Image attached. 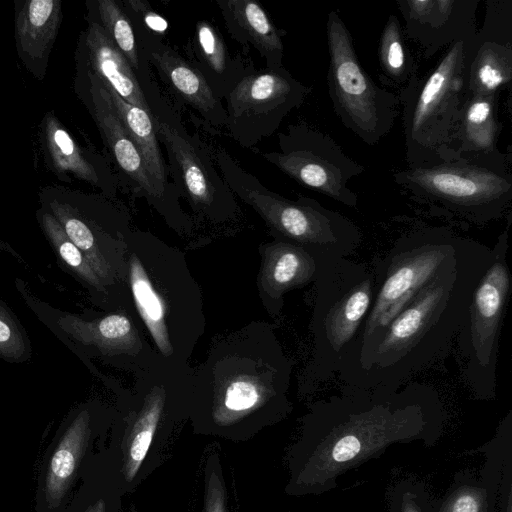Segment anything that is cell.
<instances>
[{"mask_svg": "<svg viewBox=\"0 0 512 512\" xmlns=\"http://www.w3.org/2000/svg\"><path fill=\"white\" fill-rule=\"evenodd\" d=\"M476 36V35H475ZM466 96L500 93L512 81V46L474 39L466 43Z\"/></svg>", "mask_w": 512, "mask_h": 512, "instance_id": "cell-29", "label": "cell"}, {"mask_svg": "<svg viewBox=\"0 0 512 512\" xmlns=\"http://www.w3.org/2000/svg\"><path fill=\"white\" fill-rule=\"evenodd\" d=\"M393 179L431 213L477 226L500 219L512 201V175L500 150L406 167Z\"/></svg>", "mask_w": 512, "mask_h": 512, "instance_id": "cell-5", "label": "cell"}, {"mask_svg": "<svg viewBox=\"0 0 512 512\" xmlns=\"http://www.w3.org/2000/svg\"><path fill=\"white\" fill-rule=\"evenodd\" d=\"M311 91L285 67L253 70L224 99L225 128L241 147L253 148L273 135Z\"/></svg>", "mask_w": 512, "mask_h": 512, "instance_id": "cell-15", "label": "cell"}, {"mask_svg": "<svg viewBox=\"0 0 512 512\" xmlns=\"http://www.w3.org/2000/svg\"><path fill=\"white\" fill-rule=\"evenodd\" d=\"M126 243V288L134 314L164 364L191 369L206 316L185 254L149 231L132 229Z\"/></svg>", "mask_w": 512, "mask_h": 512, "instance_id": "cell-4", "label": "cell"}, {"mask_svg": "<svg viewBox=\"0 0 512 512\" xmlns=\"http://www.w3.org/2000/svg\"><path fill=\"white\" fill-rule=\"evenodd\" d=\"M32 357V344L17 315L0 298V358L21 364Z\"/></svg>", "mask_w": 512, "mask_h": 512, "instance_id": "cell-34", "label": "cell"}, {"mask_svg": "<svg viewBox=\"0 0 512 512\" xmlns=\"http://www.w3.org/2000/svg\"><path fill=\"white\" fill-rule=\"evenodd\" d=\"M477 41H490L512 46V1L488 0L482 27L477 30Z\"/></svg>", "mask_w": 512, "mask_h": 512, "instance_id": "cell-36", "label": "cell"}, {"mask_svg": "<svg viewBox=\"0 0 512 512\" xmlns=\"http://www.w3.org/2000/svg\"><path fill=\"white\" fill-rule=\"evenodd\" d=\"M88 78L95 120L132 193L146 199L177 233L190 234L194 228L192 219L184 212L180 202L164 194L150 176L140 151L125 130L101 80L92 71L88 73Z\"/></svg>", "mask_w": 512, "mask_h": 512, "instance_id": "cell-17", "label": "cell"}, {"mask_svg": "<svg viewBox=\"0 0 512 512\" xmlns=\"http://www.w3.org/2000/svg\"><path fill=\"white\" fill-rule=\"evenodd\" d=\"M102 83L125 130L140 151L150 176L164 194L180 202L176 188L169 182L168 165L161 153L160 141L151 114L127 103L110 86Z\"/></svg>", "mask_w": 512, "mask_h": 512, "instance_id": "cell-28", "label": "cell"}, {"mask_svg": "<svg viewBox=\"0 0 512 512\" xmlns=\"http://www.w3.org/2000/svg\"><path fill=\"white\" fill-rule=\"evenodd\" d=\"M97 9L101 26L114 46L126 58L137 77L144 62V56L140 51L129 16L114 0H99Z\"/></svg>", "mask_w": 512, "mask_h": 512, "instance_id": "cell-33", "label": "cell"}, {"mask_svg": "<svg viewBox=\"0 0 512 512\" xmlns=\"http://www.w3.org/2000/svg\"><path fill=\"white\" fill-rule=\"evenodd\" d=\"M93 404L73 412L47 470L45 497L50 507L60 504L74 478L91 434Z\"/></svg>", "mask_w": 512, "mask_h": 512, "instance_id": "cell-24", "label": "cell"}, {"mask_svg": "<svg viewBox=\"0 0 512 512\" xmlns=\"http://www.w3.org/2000/svg\"><path fill=\"white\" fill-rule=\"evenodd\" d=\"M124 10L129 16L132 24L138 26L151 34L162 37L167 30V21L154 12L149 3L141 0H129L123 2Z\"/></svg>", "mask_w": 512, "mask_h": 512, "instance_id": "cell-37", "label": "cell"}, {"mask_svg": "<svg viewBox=\"0 0 512 512\" xmlns=\"http://www.w3.org/2000/svg\"><path fill=\"white\" fill-rule=\"evenodd\" d=\"M500 93L486 96H465L450 144L454 155L484 154L498 151L501 130L498 119Z\"/></svg>", "mask_w": 512, "mask_h": 512, "instance_id": "cell-25", "label": "cell"}, {"mask_svg": "<svg viewBox=\"0 0 512 512\" xmlns=\"http://www.w3.org/2000/svg\"><path fill=\"white\" fill-rule=\"evenodd\" d=\"M38 222L57 262L88 293L90 301L104 311L119 309L111 294L81 250L67 236L61 224L47 209L38 214Z\"/></svg>", "mask_w": 512, "mask_h": 512, "instance_id": "cell-27", "label": "cell"}, {"mask_svg": "<svg viewBox=\"0 0 512 512\" xmlns=\"http://www.w3.org/2000/svg\"><path fill=\"white\" fill-rule=\"evenodd\" d=\"M45 134L49 153L58 169L72 172L91 184H100L98 170L83 155L67 131L60 126L57 119L49 117L46 120Z\"/></svg>", "mask_w": 512, "mask_h": 512, "instance_id": "cell-32", "label": "cell"}, {"mask_svg": "<svg viewBox=\"0 0 512 512\" xmlns=\"http://www.w3.org/2000/svg\"><path fill=\"white\" fill-rule=\"evenodd\" d=\"M445 422L440 395L429 384L409 381L396 390L344 385L339 393L309 405L290 488L302 495L330 492L343 474L380 457L393 444L419 441L432 448Z\"/></svg>", "mask_w": 512, "mask_h": 512, "instance_id": "cell-1", "label": "cell"}, {"mask_svg": "<svg viewBox=\"0 0 512 512\" xmlns=\"http://www.w3.org/2000/svg\"><path fill=\"white\" fill-rule=\"evenodd\" d=\"M86 44L92 72L124 101L151 114L149 103L132 67L99 22H90Z\"/></svg>", "mask_w": 512, "mask_h": 512, "instance_id": "cell-26", "label": "cell"}, {"mask_svg": "<svg viewBox=\"0 0 512 512\" xmlns=\"http://www.w3.org/2000/svg\"><path fill=\"white\" fill-rule=\"evenodd\" d=\"M85 512H105V503L102 499L96 501Z\"/></svg>", "mask_w": 512, "mask_h": 512, "instance_id": "cell-40", "label": "cell"}, {"mask_svg": "<svg viewBox=\"0 0 512 512\" xmlns=\"http://www.w3.org/2000/svg\"><path fill=\"white\" fill-rule=\"evenodd\" d=\"M212 155L230 190L263 219L274 239L334 261L349 257L360 246L361 229L345 215L313 198L299 195L291 200L269 190L224 148L217 147Z\"/></svg>", "mask_w": 512, "mask_h": 512, "instance_id": "cell-8", "label": "cell"}, {"mask_svg": "<svg viewBox=\"0 0 512 512\" xmlns=\"http://www.w3.org/2000/svg\"><path fill=\"white\" fill-rule=\"evenodd\" d=\"M465 237L443 226H424L400 236L373 260V305L338 372L344 383L390 321L455 259Z\"/></svg>", "mask_w": 512, "mask_h": 512, "instance_id": "cell-6", "label": "cell"}, {"mask_svg": "<svg viewBox=\"0 0 512 512\" xmlns=\"http://www.w3.org/2000/svg\"><path fill=\"white\" fill-rule=\"evenodd\" d=\"M279 151L261 156L297 183L349 208H357L358 196L348 182L365 167L350 158L330 135L307 124L289 125L278 134Z\"/></svg>", "mask_w": 512, "mask_h": 512, "instance_id": "cell-14", "label": "cell"}, {"mask_svg": "<svg viewBox=\"0 0 512 512\" xmlns=\"http://www.w3.org/2000/svg\"><path fill=\"white\" fill-rule=\"evenodd\" d=\"M293 362L274 326L252 321L218 336L192 371L189 406L218 426L259 413L279 419L291 410L288 390Z\"/></svg>", "mask_w": 512, "mask_h": 512, "instance_id": "cell-3", "label": "cell"}, {"mask_svg": "<svg viewBox=\"0 0 512 512\" xmlns=\"http://www.w3.org/2000/svg\"><path fill=\"white\" fill-rule=\"evenodd\" d=\"M60 13L58 0H30L17 10L16 38L26 56L45 55L56 36Z\"/></svg>", "mask_w": 512, "mask_h": 512, "instance_id": "cell-30", "label": "cell"}, {"mask_svg": "<svg viewBox=\"0 0 512 512\" xmlns=\"http://www.w3.org/2000/svg\"><path fill=\"white\" fill-rule=\"evenodd\" d=\"M310 322L312 352L298 377V393L309 396L335 377L373 305L371 266L349 257L327 267L315 281Z\"/></svg>", "mask_w": 512, "mask_h": 512, "instance_id": "cell-7", "label": "cell"}, {"mask_svg": "<svg viewBox=\"0 0 512 512\" xmlns=\"http://www.w3.org/2000/svg\"><path fill=\"white\" fill-rule=\"evenodd\" d=\"M467 453H483L485 462L478 476L460 470L444 495L433 500V512H496L503 471L512 461V424L501 420L495 435Z\"/></svg>", "mask_w": 512, "mask_h": 512, "instance_id": "cell-19", "label": "cell"}, {"mask_svg": "<svg viewBox=\"0 0 512 512\" xmlns=\"http://www.w3.org/2000/svg\"><path fill=\"white\" fill-rule=\"evenodd\" d=\"M433 500L422 481L402 478L387 490L386 512H433Z\"/></svg>", "mask_w": 512, "mask_h": 512, "instance_id": "cell-35", "label": "cell"}, {"mask_svg": "<svg viewBox=\"0 0 512 512\" xmlns=\"http://www.w3.org/2000/svg\"><path fill=\"white\" fill-rule=\"evenodd\" d=\"M15 285L36 317L103 382L93 359L134 374L161 361L132 311L69 312L38 298L26 281L17 278Z\"/></svg>", "mask_w": 512, "mask_h": 512, "instance_id": "cell-9", "label": "cell"}, {"mask_svg": "<svg viewBox=\"0 0 512 512\" xmlns=\"http://www.w3.org/2000/svg\"><path fill=\"white\" fill-rule=\"evenodd\" d=\"M133 28L141 53L175 96L198 112L210 127H225V107L200 72L161 37L138 26Z\"/></svg>", "mask_w": 512, "mask_h": 512, "instance_id": "cell-21", "label": "cell"}, {"mask_svg": "<svg viewBox=\"0 0 512 512\" xmlns=\"http://www.w3.org/2000/svg\"><path fill=\"white\" fill-rule=\"evenodd\" d=\"M187 60L200 72L214 95L221 101L253 67L242 55L230 52L216 26L200 20L186 48Z\"/></svg>", "mask_w": 512, "mask_h": 512, "instance_id": "cell-22", "label": "cell"}, {"mask_svg": "<svg viewBox=\"0 0 512 512\" xmlns=\"http://www.w3.org/2000/svg\"><path fill=\"white\" fill-rule=\"evenodd\" d=\"M498 512H512V461L504 468L497 502Z\"/></svg>", "mask_w": 512, "mask_h": 512, "instance_id": "cell-39", "label": "cell"}, {"mask_svg": "<svg viewBox=\"0 0 512 512\" xmlns=\"http://www.w3.org/2000/svg\"><path fill=\"white\" fill-rule=\"evenodd\" d=\"M216 4L232 39L257 50L267 69L284 67V33L274 26L261 4L253 0H217Z\"/></svg>", "mask_w": 512, "mask_h": 512, "instance_id": "cell-23", "label": "cell"}, {"mask_svg": "<svg viewBox=\"0 0 512 512\" xmlns=\"http://www.w3.org/2000/svg\"><path fill=\"white\" fill-rule=\"evenodd\" d=\"M508 227L491 248L456 338L462 380L476 400L496 397L499 340L511 289Z\"/></svg>", "mask_w": 512, "mask_h": 512, "instance_id": "cell-11", "label": "cell"}, {"mask_svg": "<svg viewBox=\"0 0 512 512\" xmlns=\"http://www.w3.org/2000/svg\"><path fill=\"white\" fill-rule=\"evenodd\" d=\"M465 42L448 47L422 78L400 92L407 167L450 158V144L465 100Z\"/></svg>", "mask_w": 512, "mask_h": 512, "instance_id": "cell-10", "label": "cell"}, {"mask_svg": "<svg viewBox=\"0 0 512 512\" xmlns=\"http://www.w3.org/2000/svg\"><path fill=\"white\" fill-rule=\"evenodd\" d=\"M479 0H396L403 31L426 59L457 42L470 43L476 33Z\"/></svg>", "mask_w": 512, "mask_h": 512, "instance_id": "cell-18", "label": "cell"}, {"mask_svg": "<svg viewBox=\"0 0 512 512\" xmlns=\"http://www.w3.org/2000/svg\"><path fill=\"white\" fill-rule=\"evenodd\" d=\"M405 38L397 16L389 15L379 39L378 61L384 79L401 90L417 76V66Z\"/></svg>", "mask_w": 512, "mask_h": 512, "instance_id": "cell-31", "label": "cell"}, {"mask_svg": "<svg viewBox=\"0 0 512 512\" xmlns=\"http://www.w3.org/2000/svg\"><path fill=\"white\" fill-rule=\"evenodd\" d=\"M491 248L465 237L455 259L384 328L344 385L396 390L450 351Z\"/></svg>", "mask_w": 512, "mask_h": 512, "instance_id": "cell-2", "label": "cell"}, {"mask_svg": "<svg viewBox=\"0 0 512 512\" xmlns=\"http://www.w3.org/2000/svg\"><path fill=\"white\" fill-rule=\"evenodd\" d=\"M258 250L261 260L257 291L264 309L273 318L280 316L287 292L315 283L337 261L278 239L259 245Z\"/></svg>", "mask_w": 512, "mask_h": 512, "instance_id": "cell-20", "label": "cell"}, {"mask_svg": "<svg viewBox=\"0 0 512 512\" xmlns=\"http://www.w3.org/2000/svg\"><path fill=\"white\" fill-rule=\"evenodd\" d=\"M326 36L327 86L333 109L348 130L374 146L392 130L399 100L365 71L353 37L336 11L327 16Z\"/></svg>", "mask_w": 512, "mask_h": 512, "instance_id": "cell-13", "label": "cell"}, {"mask_svg": "<svg viewBox=\"0 0 512 512\" xmlns=\"http://www.w3.org/2000/svg\"><path fill=\"white\" fill-rule=\"evenodd\" d=\"M205 512H226L224 486L215 472L207 483Z\"/></svg>", "mask_w": 512, "mask_h": 512, "instance_id": "cell-38", "label": "cell"}, {"mask_svg": "<svg viewBox=\"0 0 512 512\" xmlns=\"http://www.w3.org/2000/svg\"><path fill=\"white\" fill-rule=\"evenodd\" d=\"M160 143L167 154L169 176L180 197L185 198L199 220L221 225L240 213L214 161L212 151L197 134H190L162 99L154 83L145 89Z\"/></svg>", "mask_w": 512, "mask_h": 512, "instance_id": "cell-12", "label": "cell"}, {"mask_svg": "<svg viewBox=\"0 0 512 512\" xmlns=\"http://www.w3.org/2000/svg\"><path fill=\"white\" fill-rule=\"evenodd\" d=\"M47 208L84 254L118 308L133 312L126 288V240L132 230L129 214L119 209L90 214L58 200L50 201Z\"/></svg>", "mask_w": 512, "mask_h": 512, "instance_id": "cell-16", "label": "cell"}]
</instances>
